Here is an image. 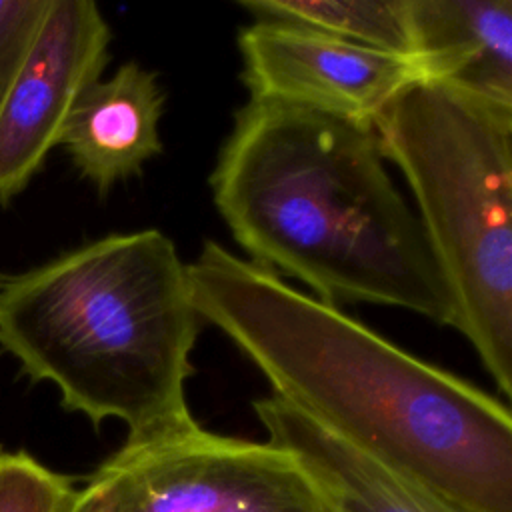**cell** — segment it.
<instances>
[{"mask_svg":"<svg viewBox=\"0 0 512 512\" xmlns=\"http://www.w3.org/2000/svg\"><path fill=\"white\" fill-rule=\"evenodd\" d=\"M212 200L256 266L328 304H376L452 324V296L374 122L248 100L210 174Z\"/></svg>","mask_w":512,"mask_h":512,"instance_id":"7a4b0ae2","label":"cell"},{"mask_svg":"<svg viewBox=\"0 0 512 512\" xmlns=\"http://www.w3.org/2000/svg\"><path fill=\"white\" fill-rule=\"evenodd\" d=\"M202 318L160 230L108 234L0 284V346L96 428L140 440L190 424L186 380Z\"/></svg>","mask_w":512,"mask_h":512,"instance_id":"3957f363","label":"cell"},{"mask_svg":"<svg viewBox=\"0 0 512 512\" xmlns=\"http://www.w3.org/2000/svg\"><path fill=\"white\" fill-rule=\"evenodd\" d=\"M256 20H282L412 58L408 0H244Z\"/></svg>","mask_w":512,"mask_h":512,"instance_id":"8fae6325","label":"cell"},{"mask_svg":"<svg viewBox=\"0 0 512 512\" xmlns=\"http://www.w3.org/2000/svg\"><path fill=\"white\" fill-rule=\"evenodd\" d=\"M72 492V478L26 452L0 450V512H64Z\"/></svg>","mask_w":512,"mask_h":512,"instance_id":"7c38bea8","label":"cell"},{"mask_svg":"<svg viewBox=\"0 0 512 512\" xmlns=\"http://www.w3.org/2000/svg\"><path fill=\"white\" fill-rule=\"evenodd\" d=\"M452 296V324L512 396V106L418 78L376 118Z\"/></svg>","mask_w":512,"mask_h":512,"instance_id":"277c9868","label":"cell"},{"mask_svg":"<svg viewBox=\"0 0 512 512\" xmlns=\"http://www.w3.org/2000/svg\"><path fill=\"white\" fill-rule=\"evenodd\" d=\"M64 512H342L322 480L272 442L222 436L196 420L126 440Z\"/></svg>","mask_w":512,"mask_h":512,"instance_id":"5b68a950","label":"cell"},{"mask_svg":"<svg viewBox=\"0 0 512 512\" xmlns=\"http://www.w3.org/2000/svg\"><path fill=\"white\" fill-rule=\"evenodd\" d=\"M420 78L512 106V0H408Z\"/></svg>","mask_w":512,"mask_h":512,"instance_id":"9c48e42d","label":"cell"},{"mask_svg":"<svg viewBox=\"0 0 512 512\" xmlns=\"http://www.w3.org/2000/svg\"><path fill=\"white\" fill-rule=\"evenodd\" d=\"M254 412L268 442L294 452L322 480L342 512H456L274 394L256 400Z\"/></svg>","mask_w":512,"mask_h":512,"instance_id":"30bf717a","label":"cell"},{"mask_svg":"<svg viewBox=\"0 0 512 512\" xmlns=\"http://www.w3.org/2000/svg\"><path fill=\"white\" fill-rule=\"evenodd\" d=\"M164 92L158 76L138 62H124L110 78L96 80L78 98L60 144L78 172L106 194L138 176L162 152Z\"/></svg>","mask_w":512,"mask_h":512,"instance_id":"ba28073f","label":"cell"},{"mask_svg":"<svg viewBox=\"0 0 512 512\" xmlns=\"http://www.w3.org/2000/svg\"><path fill=\"white\" fill-rule=\"evenodd\" d=\"M194 306L272 394L456 512H512L508 404L206 240Z\"/></svg>","mask_w":512,"mask_h":512,"instance_id":"6da1fadb","label":"cell"},{"mask_svg":"<svg viewBox=\"0 0 512 512\" xmlns=\"http://www.w3.org/2000/svg\"><path fill=\"white\" fill-rule=\"evenodd\" d=\"M52 0L0 2V102L22 68Z\"/></svg>","mask_w":512,"mask_h":512,"instance_id":"4fadbf2b","label":"cell"},{"mask_svg":"<svg viewBox=\"0 0 512 512\" xmlns=\"http://www.w3.org/2000/svg\"><path fill=\"white\" fill-rule=\"evenodd\" d=\"M112 32L90 0H52L0 102V204L20 194L60 144L72 108L100 80Z\"/></svg>","mask_w":512,"mask_h":512,"instance_id":"52a82bcc","label":"cell"},{"mask_svg":"<svg viewBox=\"0 0 512 512\" xmlns=\"http://www.w3.org/2000/svg\"><path fill=\"white\" fill-rule=\"evenodd\" d=\"M238 48L250 100L370 122L420 78L410 58L282 20H254L244 26Z\"/></svg>","mask_w":512,"mask_h":512,"instance_id":"8992f818","label":"cell"}]
</instances>
